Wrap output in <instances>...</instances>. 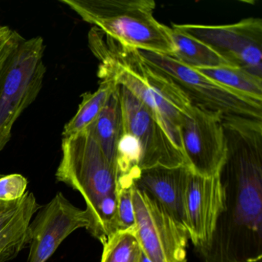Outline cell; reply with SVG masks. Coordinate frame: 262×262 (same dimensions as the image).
<instances>
[{"label":"cell","instance_id":"obj_1","mask_svg":"<svg viewBox=\"0 0 262 262\" xmlns=\"http://www.w3.org/2000/svg\"><path fill=\"white\" fill-rule=\"evenodd\" d=\"M224 210L202 262H262V125L222 124Z\"/></svg>","mask_w":262,"mask_h":262},{"label":"cell","instance_id":"obj_2","mask_svg":"<svg viewBox=\"0 0 262 262\" xmlns=\"http://www.w3.org/2000/svg\"><path fill=\"white\" fill-rule=\"evenodd\" d=\"M89 46L99 61L98 77L122 85L152 110L168 137L182 152L179 127L191 105L186 96L165 76L144 61L130 47L97 27L89 33Z\"/></svg>","mask_w":262,"mask_h":262},{"label":"cell","instance_id":"obj_3","mask_svg":"<svg viewBox=\"0 0 262 262\" xmlns=\"http://www.w3.org/2000/svg\"><path fill=\"white\" fill-rule=\"evenodd\" d=\"M82 20L138 50L172 56L170 27L154 16L153 0H60Z\"/></svg>","mask_w":262,"mask_h":262},{"label":"cell","instance_id":"obj_4","mask_svg":"<svg viewBox=\"0 0 262 262\" xmlns=\"http://www.w3.org/2000/svg\"><path fill=\"white\" fill-rule=\"evenodd\" d=\"M59 182L79 191L86 205L90 231L106 205L117 201L118 174L90 128L62 142V159L56 172Z\"/></svg>","mask_w":262,"mask_h":262},{"label":"cell","instance_id":"obj_5","mask_svg":"<svg viewBox=\"0 0 262 262\" xmlns=\"http://www.w3.org/2000/svg\"><path fill=\"white\" fill-rule=\"evenodd\" d=\"M138 50L144 61L171 81L192 106L217 116L222 124L262 125V102L226 88L168 55Z\"/></svg>","mask_w":262,"mask_h":262},{"label":"cell","instance_id":"obj_6","mask_svg":"<svg viewBox=\"0 0 262 262\" xmlns=\"http://www.w3.org/2000/svg\"><path fill=\"white\" fill-rule=\"evenodd\" d=\"M45 43L41 36L24 39L0 85V151L10 142L16 121L39 96L43 85Z\"/></svg>","mask_w":262,"mask_h":262},{"label":"cell","instance_id":"obj_7","mask_svg":"<svg viewBox=\"0 0 262 262\" xmlns=\"http://www.w3.org/2000/svg\"><path fill=\"white\" fill-rule=\"evenodd\" d=\"M184 33L199 39L231 67L262 79V20L248 18L230 25L176 24Z\"/></svg>","mask_w":262,"mask_h":262},{"label":"cell","instance_id":"obj_8","mask_svg":"<svg viewBox=\"0 0 262 262\" xmlns=\"http://www.w3.org/2000/svg\"><path fill=\"white\" fill-rule=\"evenodd\" d=\"M136 234L151 262H186L188 233L146 193L135 187Z\"/></svg>","mask_w":262,"mask_h":262},{"label":"cell","instance_id":"obj_9","mask_svg":"<svg viewBox=\"0 0 262 262\" xmlns=\"http://www.w3.org/2000/svg\"><path fill=\"white\" fill-rule=\"evenodd\" d=\"M182 153L192 172L205 177L216 176L226 157V141L217 116L191 105L179 127Z\"/></svg>","mask_w":262,"mask_h":262},{"label":"cell","instance_id":"obj_10","mask_svg":"<svg viewBox=\"0 0 262 262\" xmlns=\"http://www.w3.org/2000/svg\"><path fill=\"white\" fill-rule=\"evenodd\" d=\"M124 132L139 140L142 147L141 170L155 165H186L180 150L165 133L156 114L126 88L119 85Z\"/></svg>","mask_w":262,"mask_h":262},{"label":"cell","instance_id":"obj_11","mask_svg":"<svg viewBox=\"0 0 262 262\" xmlns=\"http://www.w3.org/2000/svg\"><path fill=\"white\" fill-rule=\"evenodd\" d=\"M36 213L26 238V245L30 247L29 262H47L73 231L90 226L85 210L73 205L61 192Z\"/></svg>","mask_w":262,"mask_h":262},{"label":"cell","instance_id":"obj_12","mask_svg":"<svg viewBox=\"0 0 262 262\" xmlns=\"http://www.w3.org/2000/svg\"><path fill=\"white\" fill-rule=\"evenodd\" d=\"M224 203L219 174L205 177L191 171L185 191V220L188 237L198 250L209 245Z\"/></svg>","mask_w":262,"mask_h":262},{"label":"cell","instance_id":"obj_13","mask_svg":"<svg viewBox=\"0 0 262 262\" xmlns=\"http://www.w3.org/2000/svg\"><path fill=\"white\" fill-rule=\"evenodd\" d=\"M191 170L186 165H157L141 171L135 187L156 201L179 225L186 228L185 195Z\"/></svg>","mask_w":262,"mask_h":262},{"label":"cell","instance_id":"obj_14","mask_svg":"<svg viewBox=\"0 0 262 262\" xmlns=\"http://www.w3.org/2000/svg\"><path fill=\"white\" fill-rule=\"evenodd\" d=\"M87 128H90L96 138L108 160L116 168L118 142L124 133L123 116L119 85H116L112 92L97 119Z\"/></svg>","mask_w":262,"mask_h":262},{"label":"cell","instance_id":"obj_15","mask_svg":"<svg viewBox=\"0 0 262 262\" xmlns=\"http://www.w3.org/2000/svg\"><path fill=\"white\" fill-rule=\"evenodd\" d=\"M170 35L174 49L171 57L183 65L193 70L231 67L214 50L178 29L176 24L170 28Z\"/></svg>","mask_w":262,"mask_h":262},{"label":"cell","instance_id":"obj_16","mask_svg":"<svg viewBox=\"0 0 262 262\" xmlns=\"http://www.w3.org/2000/svg\"><path fill=\"white\" fill-rule=\"evenodd\" d=\"M40 207L33 193L28 191L24 206L11 222L0 231V262L12 260L27 246L26 238L29 225Z\"/></svg>","mask_w":262,"mask_h":262},{"label":"cell","instance_id":"obj_17","mask_svg":"<svg viewBox=\"0 0 262 262\" xmlns=\"http://www.w3.org/2000/svg\"><path fill=\"white\" fill-rule=\"evenodd\" d=\"M116 86V85L110 81H101L97 90L82 94V102L79 104L77 113L64 127L63 137L80 133L93 124L100 114Z\"/></svg>","mask_w":262,"mask_h":262},{"label":"cell","instance_id":"obj_18","mask_svg":"<svg viewBox=\"0 0 262 262\" xmlns=\"http://www.w3.org/2000/svg\"><path fill=\"white\" fill-rule=\"evenodd\" d=\"M194 70L226 88L262 102V79L245 70L229 66Z\"/></svg>","mask_w":262,"mask_h":262},{"label":"cell","instance_id":"obj_19","mask_svg":"<svg viewBox=\"0 0 262 262\" xmlns=\"http://www.w3.org/2000/svg\"><path fill=\"white\" fill-rule=\"evenodd\" d=\"M102 245L101 262H140L142 251L136 229L117 231Z\"/></svg>","mask_w":262,"mask_h":262},{"label":"cell","instance_id":"obj_20","mask_svg":"<svg viewBox=\"0 0 262 262\" xmlns=\"http://www.w3.org/2000/svg\"><path fill=\"white\" fill-rule=\"evenodd\" d=\"M142 147L135 136L124 132L118 142L116 166L118 181L135 182L140 174Z\"/></svg>","mask_w":262,"mask_h":262},{"label":"cell","instance_id":"obj_21","mask_svg":"<svg viewBox=\"0 0 262 262\" xmlns=\"http://www.w3.org/2000/svg\"><path fill=\"white\" fill-rule=\"evenodd\" d=\"M134 190V182L118 181V231L136 229V213L133 202Z\"/></svg>","mask_w":262,"mask_h":262},{"label":"cell","instance_id":"obj_22","mask_svg":"<svg viewBox=\"0 0 262 262\" xmlns=\"http://www.w3.org/2000/svg\"><path fill=\"white\" fill-rule=\"evenodd\" d=\"M24 39L17 31L8 26L0 25V85L13 55Z\"/></svg>","mask_w":262,"mask_h":262},{"label":"cell","instance_id":"obj_23","mask_svg":"<svg viewBox=\"0 0 262 262\" xmlns=\"http://www.w3.org/2000/svg\"><path fill=\"white\" fill-rule=\"evenodd\" d=\"M28 182L22 174H12L0 179V200L11 202L22 199L27 192Z\"/></svg>","mask_w":262,"mask_h":262},{"label":"cell","instance_id":"obj_24","mask_svg":"<svg viewBox=\"0 0 262 262\" xmlns=\"http://www.w3.org/2000/svg\"><path fill=\"white\" fill-rule=\"evenodd\" d=\"M27 192L22 199L11 202L0 200V231L4 229L12 219L16 215L19 210L24 206L27 198Z\"/></svg>","mask_w":262,"mask_h":262},{"label":"cell","instance_id":"obj_25","mask_svg":"<svg viewBox=\"0 0 262 262\" xmlns=\"http://www.w3.org/2000/svg\"><path fill=\"white\" fill-rule=\"evenodd\" d=\"M140 262H151L148 257H146L145 254L142 252V256H141Z\"/></svg>","mask_w":262,"mask_h":262},{"label":"cell","instance_id":"obj_26","mask_svg":"<svg viewBox=\"0 0 262 262\" xmlns=\"http://www.w3.org/2000/svg\"><path fill=\"white\" fill-rule=\"evenodd\" d=\"M4 176H5V174H0V179H1V178L4 177Z\"/></svg>","mask_w":262,"mask_h":262}]
</instances>
